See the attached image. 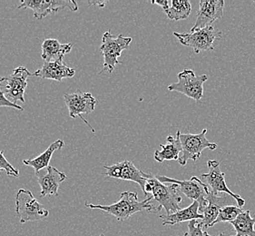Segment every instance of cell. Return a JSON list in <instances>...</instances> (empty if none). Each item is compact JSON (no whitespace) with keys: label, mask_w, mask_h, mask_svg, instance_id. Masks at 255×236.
Masks as SVG:
<instances>
[{"label":"cell","mask_w":255,"mask_h":236,"mask_svg":"<svg viewBox=\"0 0 255 236\" xmlns=\"http://www.w3.org/2000/svg\"><path fill=\"white\" fill-rule=\"evenodd\" d=\"M89 4L91 5H98L99 7H104L106 5V2H89Z\"/></svg>","instance_id":"obj_29"},{"label":"cell","mask_w":255,"mask_h":236,"mask_svg":"<svg viewBox=\"0 0 255 236\" xmlns=\"http://www.w3.org/2000/svg\"><path fill=\"white\" fill-rule=\"evenodd\" d=\"M76 74L74 68L68 67L63 60L55 62H44L43 67L32 73V76L42 79H50L61 82L65 78H71Z\"/></svg>","instance_id":"obj_17"},{"label":"cell","mask_w":255,"mask_h":236,"mask_svg":"<svg viewBox=\"0 0 255 236\" xmlns=\"http://www.w3.org/2000/svg\"><path fill=\"white\" fill-rule=\"evenodd\" d=\"M143 194L148 197L149 195H151L150 196L152 199L158 203L159 206L156 208V212L163 208L166 215H171L181 209L180 203L183 199L177 185L170 184V185H166L163 184L153 174L149 175Z\"/></svg>","instance_id":"obj_2"},{"label":"cell","mask_w":255,"mask_h":236,"mask_svg":"<svg viewBox=\"0 0 255 236\" xmlns=\"http://www.w3.org/2000/svg\"><path fill=\"white\" fill-rule=\"evenodd\" d=\"M65 103L69 111V117L76 118L80 117L82 120L87 123L88 127L95 133V129L89 124L86 118L82 117L84 114L92 113L97 107V100L91 93L77 92L64 95Z\"/></svg>","instance_id":"obj_11"},{"label":"cell","mask_w":255,"mask_h":236,"mask_svg":"<svg viewBox=\"0 0 255 236\" xmlns=\"http://www.w3.org/2000/svg\"><path fill=\"white\" fill-rule=\"evenodd\" d=\"M166 144H160L161 150H156L153 154V158L158 162L163 163V161H171L176 160L178 161L179 157L182 153V146L180 143L178 133H176V137L173 135H168L166 138Z\"/></svg>","instance_id":"obj_20"},{"label":"cell","mask_w":255,"mask_h":236,"mask_svg":"<svg viewBox=\"0 0 255 236\" xmlns=\"http://www.w3.org/2000/svg\"><path fill=\"white\" fill-rule=\"evenodd\" d=\"M192 11V5L188 0H173L172 6L166 11V15L171 20H184L188 17Z\"/></svg>","instance_id":"obj_23"},{"label":"cell","mask_w":255,"mask_h":236,"mask_svg":"<svg viewBox=\"0 0 255 236\" xmlns=\"http://www.w3.org/2000/svg\"><path fill=\"white\" fill-rule=\"evenodd\" d=\"M231 197L232 196H230L229 195H215L210 191L206 197L208 205L201 212V214L204 216V218L201 220V224L204 230L213 226V224L218 217L220 211L225 206H230L228 203L234 202Z\"/></svg>","instance_id":"obj_16"},{"label":"cell","mask_w":255,"mask_h":236,"mask_svg":"<svg viewBox=\"0 0 255 236\" xmlns=\"http://www.w3.org/2000/svg\"><path fill=\"white\" fill-rule=\"evenodd\" d=\"M244 211L240 207L235 206H225L222 210L220 211L219 215L217 219L215 220V223L213 224V226L220 224V223H224V222L235 221V219L242 214Z\"/></svg>","instance_id":"obj_24"},{"label":"cell","mask_w":255,"mask_h":236,"mask_svg":"<svg viewBox=\"0 0 255 236\" xmlns=\"http://www.w3.org/2000/svg\"><path fill=\"white\" fill-rule=\"evenodd\" d=\"M174 36L183 46L192 47L196 54H199L200 52L213 50L215 42L222 37V32L209 26L190 33L174 32Z\"/></svg>","instance_id":"obj_6"},{"label":"cell","mask_w":255,"mask_h":236,"mask_svg":"<svg viewBox=\"0 0 255 236\" xmlns=\"http://www.w3.org/2000/svg\"><path fill=\"white\" fill-rule=\"evenodd\" d=\"M177 133L182 146V153L178 162L183 166L186 165L189 160L196 161L200 158L204 149L215 150L217 148V144L212 143L206 138V128L203 129V131L197 134L182 133L180 131H177Z\"/></svg>","instance_id":"obj_4"},{"label":"cell","mask_w":255,"mask_h":236,"mask_svg":"<svg viewBox=\"0 0 255 236\" xmlns=\"http://www.w3.org/2000/svg\"><path fill=\"white\" fill-rule=\"evenodd\" d=\"M15 214L21 224L40 221L49 216V212L36 200L32 192L19 189L15 195Z\"/></svg>","instance_id":"obj_5"},{"label":"cell","mask_w":255,"mask_h":236,"mask_svg":"<svg viewBox=\"0 0 255 236\" xmlns=\"http://www.w3.org/2000/svg\"><path fill=\"white\" fill-rule=\"evenodd\" d=\"M104 168L107 170L105 175H108V177L134 182L141 186L143 192L145 190L150 174H146L138 169L131 161L124 160L123 162L110 166L105 165Z\"/></svg>","instance_id":"obj_12"},{"label":"cell","mask_w":255,"mask_h":236,"mask_svg":"<svg viewBox=\"0 0 255 236\" xmlns=\"http://www.w3.org/2000/svg\"><path fill=\"white\" fill-rule=\"evenodd\" d=\"M230 224L235 230V236H255V216L252 217L251 211H244Z\"/></svg>","instance_id":"obj_22"},{"label":"cell","mask_w":255,"mask_h":236,"mask_svg":"<svg viewBox=\"0 0 255 236\" xmlns=\"http://www.w3.org/2000/svg\"><path fill=\"white\" fill-rule=\"evenodd\" d=\"M38 185H40V195L42 196H56L62 183L67 179L65 173L60 172L56 167L49 165L46 168V173L36 174Z\"/></svg>","instance_id":"obj_15"},{"label":"cell","mask_w":255,"mask_h":236,"mask_svg":"<svg viewBox=\"0 0 255 236\" xmlns=\"http://www.w3.org/2000/svg\"><path fill=\"white\" fill-rule=\"evenodd\" d=\"M73 44H61L54 38H48L43 41L41 57L44 62H55L63 60L64 57L70 53Z\"/></svg>","instance_id":"obj_18"},{"label":"cell","mask_w":255,"mask_h":236,"mask_svg":"<svg viewBox=\"0 0 255 236\" xmlns=\"http://www.w3.org/2000/svg\"><path fill=\"white\" fill-rule=\"evenodd\" d=\"M199 207V203L194 201L191 206L184 209H180L174 214L160 216L159 217L163 219V226H174L183 222L202 220L204 216L200 213Z\"/></svg>","instance_id":"obj_19"},{"label":"cell","mask_w":255,"mask_h":236,"mask_svg":"<svg viewBox=\"0 0 255 236\" xmlns=\"http://www.w3.org/2000/svg\"><path fill=\"white\" fill-rule=\"evenodd\" d=\"M156 178L163 184H175L178 186V189L182 194L187 196L191 200L196 201L199 203V212L201 213L204 208L208 205L207 202V195L210 192L208 186L204 184L203 181L196 177L193 176L190 180L174 179L170 178L164 175H158Z\"/></svg>","instance_id":"obj_7"},{"label":"cell","mask_w":255,"mask_h":236,"mask_svg":"<svg viewBox=\"0 0 255 236\" xmlns=\"http://www.w3.org/2000/svg\"><path fill=\"white\" fill-rule=\"evenodd\" d=\"M152 197L149 196L145 200L139 202L137 193L133 192H124L120 195V199L117 203H114L109 206L93 205L86 203V206L91 209H99L115 216L118 221H126L134 214L141 211L145 210L152 212L155 208L151 204Z\"/></svg>","instance_id":"obj_1"},{"label":"cell","mask_w":255,"mask_h":236,"mask_svg":"<svg viewBox=\"0 0 255 236\" xmlns=\"http://www.w3.org/2000/svg\"><path fill=\"white\" fill-rule=\"evenodd\" d=\"M5 170L6 175L12 177H18L19 175V171L15 169V167L12 164L5 159L4 156V151H0V171Z\"/></svg>","instance_id":"obj_27"},{"label":"cell","mask_w":255,"mask_h":236,"mask_svg":"<svg viewBox=\"0 0 255 236\" xmlns=\"http://www.w3.org/2000/svg\"><path fill=\"white\" fill-rule=\"evenodd\" d=\"M17 8L32 9L34 17L41 20L46 15L56 14L66 8L76 12L78 10V5L74 0H22Z\"/></svg>","instance_id":"obj_9"},{"label":"cell","mask_w":255,"mask_h":236,"mask_svg":"<svg viewBox=\"0 0 255 236\" xmlns=\"http://www.w3.org/2000/svg\"><path fill=\"white\" fill-rule=\"evenodd\" d=\"M184 236H211L205 231L201 224V220H193L188 223V231L185 232Z\"/></svg>","instance_id":"obj_25"},{"label":"cell","mask_w":255,"mask_h":236,"mask_svg":"<svg viewBox=\"0 0 255 236\" xmlns=\"http://www.w3.org/2000/svg\"><path fill=\"white\" fill-rule=\"evenodd\" d=\"M132 42V37L125 36L122 34L114 36L110 31H107L102 36V44L100 46V51L104 57V66L99 74L105 71L112 73L118 64L121 62L118 58L122 52L128 49Z\"/></svg>","instance_id":"obj_3"},{"label":"cell","mask_w":255,"mask_h":236,"mask_svg":"<svg viewBox=\"0 0 255 236\" xmlns=\"http://www.w3.org/2000/svg\"><path fill=\"white\" fill-rule=\"evenodd\" d=\"M104 236V235H101V236Z\"/></svg>","instance_id":"obj_31"},{"label":"cell","mask_w":255,"mask_h":236,"mask_svg":"<svg viewBox=\"0 0 255 236\" xmlns=\"http://www.w3.org/2000/svg\"><path fill=\"white\" fill-rule=\"evenodd\" d=\"M65 145V143L62 139H58L52 143L49 147L46 149L44 153H42L40 155H38L36 158H31V159H24L23 163L27 166H31L33 169L35 170V173L38 174L41 170L47 168L49 166V163L52 158V155L58 150H61Z\"/></svg>","instance_id":"obj_21"},{"label":"cell","mask_w":255,"mask_h":236,"mask_svg":"<svg viewBox=\"0 0 255 236\" xmlns=\"http://www.w3.org/2000/svg\"><path fill=\"white\" fill-rule=\"evenodd\" d=\"M32 73L25 67H18L13 70L9 77H5V94L6 98L12 103L17 101L25 103V92L27 87V78Z\"/></svg>","instance_id":"obj_13"},{"label":"cell","mask_w":255,"mask_h":236,"mask_svg":"<svg viewBox=\"0 0 255 236\" xmlns=\"http://www.w3.org/2000/svg\"><path fill=\"white\" fill-rule=\"evenodd\" d=\"M4 83H5V77H0V108H15V109H17V110L23 111L24 108L20 107L19 105H17V104L12 103L11 101H9L6 98L5 94V85H4Z\"/></svg>","instance_id":"obj_26"},{"label":"cell","mask_w":255,"mask_h":236,"mask_svg":"<svg viewBox=\"0 0 255 236\" xmlns=\"http://www.w3.org/2000/svg\"><path fill=\"white\" fill-rule=\"evenodd\" d=\"M224 0H200L199 10L191 32L211 26L213 22L220 19L224 15Z\"/></svg>","instance_id":"obj_14"},{"label":"cell","mask_w":255,"mask_h":236,"mask_svg":"<svg viewBox=\"0 0 255 236\" xmlns=\"http://www.w3.org/2000/svg\"><path fill=\"white\" fill-rule=\"evenodd\" d=\"M225 236V234H220L219 236Z\"/></svg>","instance_id":"obj_30"},{"label":"cell","mask_w":255,"mask_h":236,"mask_svg":"<svg viewBox=\"0 0 255 236\" xmlns=\"http://www.w3.org/2000/svg\"><path fill=\"white\" fill-rule=\"evenodd\" d=\"M152 4H156L160 5L163 8L164 12L168 11L170 6H169V1L167 0H163V1H152Z\"/></svg>","instance_id":"obj_28"},{"label":"cell","mask_w":255,"mask_h":236,"mask_svg":"<svg viewBox=\"0 0 255 236\" xmlns=\"http://www.w3.org/2000/svg\"><path fill=\"white\" fill-rule=\"evenodd\" d=\"M207 166L209 168V172L207 174L202 175V179L204 184L208 186L210 191L215 195L224 193L229 195L236 201L238 207H244L245 205V199L240 195L235 194L234 192L230 190L229 187L226 185L225 173L221 171L219 162L216 160H209L207 162Z\"/></svg>","instance_id":"obj_10"},{"label":"cell","mask_w":255,"mask_h":236,"mask_svg":"<svg viewBox=\"0 0 255 236\" xmlns=\"http://www.w3.org/2000/svg\"><path fill=\"white\" fill-rule=\"evenodd\" d=\"M206 75L196 76L194 70L184 69L178 74V81L168 87L169 91L182 93L184 96L199 102L204 96V84L207 81Z\"/></svg>","instance_id":"obj_8"}]
</instances>
